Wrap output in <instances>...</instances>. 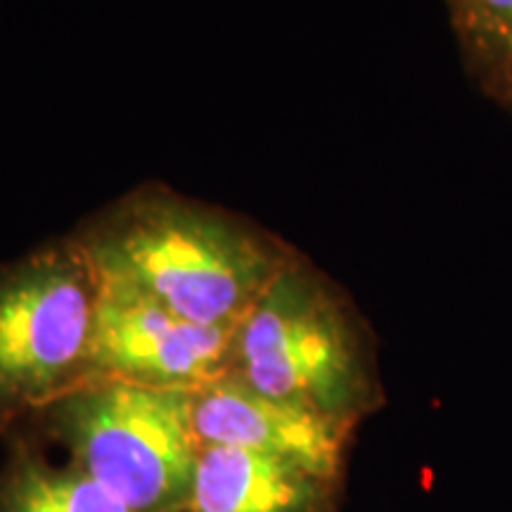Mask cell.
Segmentation results:
<instances>
[{"instance_id":"6da1fadb","label":"cell","mask_w":512,"mask_h":512,"mask_svg":"<svg viewBox=\"0 0 512 512\" xmlns=\"http://www.w3.org/2000/svg\"><path fill=\"white\" fill-rule=\"evenodd\" d=\"M76 240L102 287L204 325H238L297 256L264 228L164 188L133 192Z\"/></svg>"},{"instance_id":"7a4b0ae2","label":"cell","mask_w":512,"mask_h":512,"mask_svg":"<svg viewBox=\"0 0 512 512\" xmlns=\"http://www.w3.org/2000/svg\"><path fill=\"white\" fill-rule=\"evenodd\" d=\"M230 375L349 427L382 403L368 332L335 287L299 256L238 323Z\"/></svg>"},{"instance_id":"3957f363","label":"cell","mask_w":512,"mask_h":512,"mask_svg":"<svg viewBox=\"0 0 512 512\" xmlns=\"http://www.w3.org/2000/svg\"><path fill=\"white\" fill-rule=\"evenodd\" d=\"M192 394L119 380H88L46 408L67 463L133 512H185L202 444Z\"/></svg>"},{"instance_id":"277c9868","label":"cell","mask_w":512,"mask_h":512,"mask_svg":"<svg viewBox=\"0 0 512 512\" xmlns=\"http://www.w3.org/2000/svg\"><path fill=\"white\" fill-rule=\"evenodd\" d=\"M98 297L76 238L0 273V430L88 382Z\"/></svg>"},{"instance_id":"5b68a950","label":"cell","mask_w":512,"mask_h":512,"mask_svg":"<svg viewBox=\"0 0 512 512\" xmlns=\"http://www.w3.org/2000/svg\"><path fill=\"white\" fill-rule=\"evenodd\" d=\"M235 330L195 323L152 299L100 285L88 380L197 392L230 373Z\"/></svg>"},{"instance_id":"8992f818","label":"cell","mask_w":512,"mask_h":512,"mask_svg":"<svg viewBox=\"0 0 512 512\" xmlns=\"http://www.w3.org/2000/svg\"><path fill=\"white\" fill-rule=\"evenodd\" d=\"M192 420L202 446L280 458L337 484L347 477L356 427L256 392L230 373L192 394Z\"/></svg>"},{"instance_id":"52a82bcc","label":"cell","mask_w":512,"mask_h":512,"mask_svg":"<svg viewBox=\"0 0 512 512\" xmlns=\"http://www.w3.org/2000/svg\"><path fill=\"white\" fill-rule=\"evenodd\" d=\"M342 489L287 460L202 446L185 512H337Z\"/></svg>"},{"instance_id":"ba28073f","label":"cell","mask_w":512,"mask_h":512,"mask_svg":"<svg viewBox=\"0 0 512 512\" xmlns=\"http://www.w3.org/2000/svg\"><path fill=\"white\" fill-rule=\"evenodd\" d=\"M0 512H133L69 463L19 448L0 472Z\"/></svg>"},{"instance_id":"9c48e42d","label":"cell","mask_w":512,"mask_h":512,"mask_svg":"<svg viewBox=\"0 0 512 512\" xmlns=\"http://www.w3.org/2000/svg\"><path fill=\"white\" fill-rule=\"evenodd\" d=\"M460 19L472 46L512 57V0H460Z\"/></svg>"},{"instance_id":"30bf717a","label":"cell","mask_w":512,"mask_h":512,"mask_svg":"<svg viewBox=\"0 0 512 512\" xmlns=\"http://www.w3.org/2000/svg\"><path fill=\"white\" fill-rule=\"evenodd\" d=\"M510 62H512V57H510ZM510 69H512V67H510Z\"/></svg>"}]
</instances>
